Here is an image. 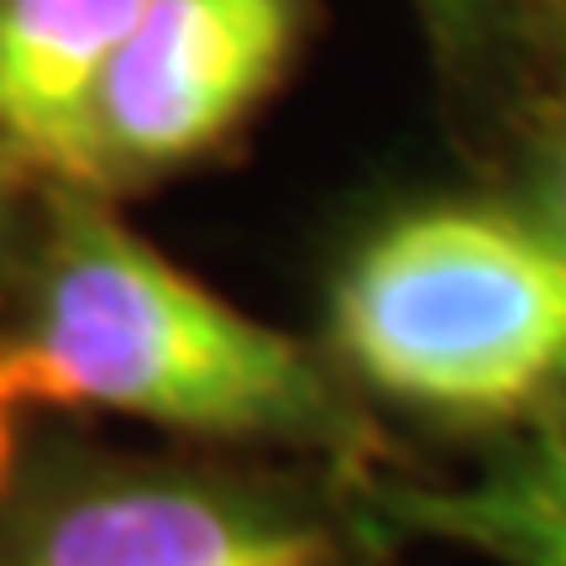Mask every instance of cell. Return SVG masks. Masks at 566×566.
Listing matches in <instances>:
<instances>
[{
	"label": "cell",
	"instance_id": "cell-6",
	"mask_svg": "<svg viewBox=\"0 0 566 566\" xmlns=\"http://www.w3.org/2000/svg\"><path fill=\"white\" fill-rule=\"evenodd\" d=\"M378 535L441 541L499 566H566V424L520 441L467 483H352Z\"/></svg>",
	"mask_w": 566,
	"mask_h": 566
},
{
	"label": "cell",
	"instance_id": "cell-2",
	"mask_svg": "<svg viewBox=\"0 0 566 566\" xmlns=\"http://www.w3.org/2000/svg\"><path fill=\"white\" fill-rule=\"evenodd\" d=\"M325 336L346 384L451 430H509L566 394V289L520 205L384 216L331 279Z\"/></svg>",
	"mask_w": 566,
	"mask_h": 566
},
{
	"label": "cell",
	"instance_id": "cell-1",
	"mask_svg": "<svg viewBox=\"0 0 566 566\" xmlns=\"http://www.w3.org/2000/svg\"><path fill=\"white\" fill-rule=\"evenodd\" d=\"M17 331L32 409H105L200 441L310 451L373 478L378 430L331 357L210 294L90 189H48Z\"/></svg>",
	"mask_w": 566,
	"mask_h": 566
},
{
	"label": "cell",
	"instance_id": "cell-5",
	"mask_svg": "<svg viewBox=\"0 0 566 566\" xmlns=\"http://www.w3.org/2000/svg\"><path fill=\"white\" fill-rule=\"evenodd\" d=\"M147 0H0V163L48 189L105 184L101 101Z\"/></svg>",
	"mask_w": 566,
	"mask_h": 566
},
{
	"label": "cell",
	"instance_id": "cell-8",
	"mask_svg": "<svg viewBox=\"0 0 566 566\" xmlns=\"http://www.w3.org/2000/svg\"><path fill=\"white\" fill-rule=\"evenodd\" d=\"M520 210H525L535 231L546 237L556 273L566 289V84L541 105V122L530 132L525 153V184H520ZM566 405V394H562Z\"/></svg>",
	"mask_w": 566,
	"mask_h": 566
},
{
	"label": "cell",
	"instance_id": "cell-10",
	"mask_svg": "<svg viewBox=\"0 0 566 566\" xmlns=\"http://www.w3.org/2000/svg\"><path fill=\"white\" fill-rule=\"evenodd\" d=\"M556 59L566 63V0H562V42H556Z\"/></svg>",
	"mask_w": 566,
	"mask_h": 566
},
{
	"label": "cell",
	"instance_id": "cell-4",
	"mask_svg": "<svg viewBox=\"0 0 566 566\" xmlns=\"http://www.w3.org/2000/svg\"><path fill=\"white\" fill-rule=\"evenodd\" d=\"M304 21L310 0H147L101 101L111 195L216 153L289 74Z\"/></svg>",
	"mask_w": 566,
	"mask_h": 566
},
{
	"label": "cell",
	"instance_id": "cell-9",
	"mask_svg": "<svg viewBox=\"0 0 566 566\" xmlns=\"http://www.w3.org/2000/svg\"><path fill=\"white\" fill-rule=\"evenodd\" d=\"M27 415L32 394L21 378V357H17V331H0V499L17 488L21 467H27Z\"/></svg>",
	"mask_w": 566,
	"mask_h": 566
},
{
	"label": "cell",
	"instance_id": "cell-3",
	"mask_svg": "<svg viewBox=\"0 0 566 566\" xmlns=\"http://www.w3.org/2000/svg\"><path fill=\"white\" fill-rule=\"evenodd\" d=\"M357 509L200 462H27L0 499V566H357Z\"/></svg>",
	"mask_w": 566,
	"mask_h": 566
},
{
	"label": "cell",
	"instance_id": "cell-7",
	"mask_svg": "<svg viewBox=\"0 0 566 566\" xmlns=\"http://www.w3.org/2000/svg\"><path fill=\"white\" fill-rule=\"evenodd\" d=\"M430 69L462 101H504L514 84L556 59L562 0H405Z\"/></svg>",
	"mask_w": 566,
	"mask_h": 566
}]
</instances>
